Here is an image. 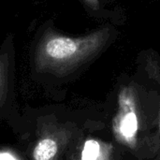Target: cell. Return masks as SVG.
<instances>
[{
    "mask_svg": "<svg viewBox=\"0 0 160 160\" xmlns=\"http://www.w3.org/2000/svg\"><path fill=\"white\" fill-rule=\"evenodd\" d=\"M111 37L109 28L99 29L82 38L52 37L42 47L47 65L60 69L75 67L98 53Z\"/></svg>",
    "mask_w": 160,
    "mask_h": 160,
    "instance_id": "obj_1",
    "label": "cell"
},
{
    "mask_svg": "<svg viewBox=\"0 0 160 160\" xmlns=\"http://www.w3.org/2000/svg\"><path fill=\"white\" fill-rule=\"evenodd\" d=\"M139 96L133 85L123 86L118 94V108L112 119V133L122 145L135 149L140 128Z\"/></svg>",
    "mask_w": 160,
    "mask_h": 160,
    "instance_id": "obj_2",
    "label": "cell"
},
{
    "mask_svg": "<svg viewBox=\"0 0 160 160\" xmlns=\"http://www.w3.org/2000/svg\"><path fill=\"white\" fill-rule=\"evenodd\" d=\"M71 136L72 131L67 126L52 121L39 123L31 160H58Z\"/></svg>",
    "mask_w": 160,
    "mask_h": 160,
    "instance_id": "obj_3",
    "label": "cell"
},
{
    "mask_svg": "<svg viewBox=\"0 0 160 160\" xmlns=\"http://www.w3.org/2000/svg\"><path fill=\"white\" fill-rule=\"evenodd\" d=\"M113 146L99 139H88L82 147L79 160H112Z\"/></svg>",
    "mask_w": 160,
    "mask_h": 160,
    "instance_id": "obj_4",
    "label": "cell"
},
{
    "mask_svg": "<svg viewBox=\"0 0 160 160\" xmlns=\"http://www.w3.org/2000/svg\"><path fill=\"white\" fill-rule=\"evenodd\" d=\"M4 96H5V89H4V82H3V80L1 78V75H0V107L2 106L3 102H4Z\"/></svg>",
    "mask_w": 160,
    "mask_h": 160,
    "instance_id": "obj_5",
    "label": "cell"
},
{
    "mask_svg": "<svg viewBox=\"0 0 160 160\" xmlns=\"http://www.w3.org/2000/svg\"><path fill=\"white\" fill-rule=\"evenodd\" d=\"M158 160H160V110L158 115Z\"/></svg>",
    "mask_w": 160,
    "mask_h": 160,
    "instance_id": "obj_6",
    "label": "cell"
},
{
    "mask_svg": "<svg viewBox=\"0 0 160 160\" xmlns=\"http://www.w3.org/2000/svg\"><path fill=\"white\" fill-rule=\"evenodd\" d=\"M86 1H87V2H89V3H90L91 5H93V6H94V5H96V7H97V8L98 7V0H86Z\"/></svg>",
    "mask_w": 160,
    "mask_h": 160,
    "instance_id": "obj_7",
    "label": "cell"
}]
</instances>
